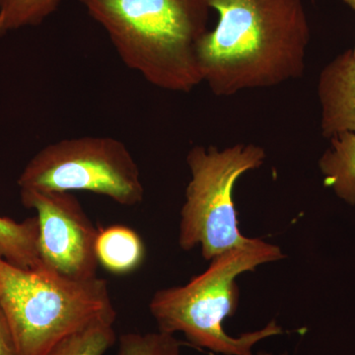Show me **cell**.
<instances>
[{
	"label": "cell",
	"mask_w": 355,
	"mask_h": 355,
	"mask_svg": "<svg viewBox=\"0 0 355 355\" xmlns=\"http://www.w3.org/2000/svg\"><path fill=\"white\" fill-rule=\"evenodd\" d=\"M0 305L18 355H46L97 321H116L106 280H76L42 266L22 268L0 257Z\"/></svg>",
	"instance_id": "4"
},
{
	"label": "cell",
	"mask_w": 355,
	"mask_h": 355,
	"mask_svg": "<svg viewBox=\"0 0 355 355\" xmlns=\"http://www.w3.org/2000/svg\"><path fill=\"white\" fill-rule=\"evenodd\" d=\"M108 34L119 57L155 87L190 92L202 83L197 49L207 0H76Z\"/></svg>",
	"instance_id": "2"
},
{
	"label": "cell",
	"mask_w": 355,
	"mask_h": 355,
	"mask_svg": "<svg viewBox=\"0 0 355 355\" xmlns=\"http://www.w3.org/2000/svg\"><path fill=\"white\" fill-rule=\"evenodd\" d=\"M324 137L355 133V57L349 50L322 70L318 83Z\"/></svg>",
	"instance_id": "8"
},
{
	"label": "cell",
	"mask_w": 355,
	"mask_h": 355,
	"mask_svg": "<svg viewBox=\"0 0 355 355\" xmlns=\"http://www.w3.org/2000/svg\"><path fill=\"white\" fill-rule=\"evenodd\" d=\"M284 258L282 250L253 238L247 244L224 252L210 261L209 268L182 286L155 292L149 310L159 331L183 333L191 345L224 355H252L256 343L279 335L275 321L261 330L232 338L223 330V322L233 316L239 302L236 279L257 266Z\"/></svg>",
	"instance_id": "3"
},
{
	"label": "cell",
	"mask_w": 355,
	"mask_h": 355,
	"mask_svg": "<svg viewBox=\"0 0 355 355\" xmlns=\"http://www.w3.org/2000/svg\"><path fill=\"white\" fill-rule=\"evenodd\" d=\"M261 146L239 144L218 149L195 146L187 155L191 181L181 209L179 245L191 251L200 245L207 261L250 242L238 227L233 190L238 179L263 165Z\"/></svg>",
	"instance_id": "5"
},
{
	"label": "cell",
	"mask_w": 355,
	"mask_h": 355,
	"mask_svg": "<svg viewBox=\"0 0 355 355\" xmlns=\"http://www.w3.org/2000/svg\"><path fill=\"white\" fill-rule=\"evenodd\" d=\"M343 2L347 4V6L352 7L355 11V0H343Z\"/></svg>",
	"instance_id": "16"
},
{
	"label": "cell",
	"mask_w": 355,
	"mask_h": 355,
	"mask_svg": "<svg viewBox=\"0 0 355 355\" xmlns=\"http://www.w3.org/2000/svg\"><path fill=\"white\" fill-rule=\"evenodd\" d=\"M352 53H354V57H355V46H354V50H352Z\"/></svg>",
	"instance_id": "17"
},
{
	"label": "cell",
	"mask_w": 355,
	"mask_h": 355,
	"mask_svg": "<svg viewBox=\"0 0 355 355\" xmlns=\"http://www.w3.org/2000/svg\"><path fill=\"white\" fill-rule=\"evenodd\" d=\"M20 190L90 191L123 207L144 198L137 163L121 140L80 137L58 140L33 156L18 179Z\"/></svg>",
	"instance_id": "6"
},
{
	"label": "cell",
	"mask_w": 355,
	"mask_h": 355,
	"mask_svg": "<svg viewBox=\"0 0 355 355\" xmlns=\"http://www.w3.org/2000/svg\"><path fill=\"white\" fill-rule=\"evenodd\" d=\"M252 355H254V354H252ZM258 355H270V354H259ZM284 355H286V354H284Z\"/></svg>",
	"instance_id": "18"
},
{
	"label": "cell",
	"mask_w": 355,
	"mask_h": 355,
	"mask_svg": "<svg viewBox=\"0 0 355 355\" xmlns=\"http://www.w3.org/2000/svg\"><path fill=\"white\" fill-rule=\"evenodd\" d=\"M216 28L198 44V69L214 95L231 96L299 78L310 26L303 0H207Z\"/></svg>",
	"instance_id": "1"
},
{
	"label": "cell",
	"mask_w": 355,
	"mask_h": 355,
	"mask_svg": "<svg viewBox=\"0 0 355 355\" xmlns=\"http://www.w3.org/2000/svg\"><path fill=\"white\" fill-rule=\"evenodd\" d=\"M21 202L37 212L42 266L76 280L97 277L96 227L71 193L20 190Z\"/></svg>",
	"instance_id": "7"
},
{
	"label": "cell",
	"mask_w": 355,
	"mask_h": 355,
	"mask_svg": "<svg viewBox=\"0 0 355 355\" xmlns=\"http://www.w3.org/2000/svg\"><path fill=\"white\" fill-rule=\"evenodd\" d=\"M62 0H0V36L42 24L57 11Z\"/></svg>",
	"instance_id": "13"
},
{
	"label": "cell",
	"mask_w": 355,
	"mask_h": 355,
	"mask_svg": "<svg viewBox=\"0 0 355 355\" xmlns=\"http://www.w3.org/2000/svg\"><path fill=\"white\" fill-rule=\"evenodd\" d=\"M116 340L114 322L102 320L67 336L46 355H104Z\"/></svg>",
	"instance_id": "12"
},
{
	"label": "cell",
	"mask_w": 355,
	"mask_h": 355,
	"mask_svg": "<svg viewBox=\"0 0 355 355\" xmlns=\"http://www.w3.org/2000/svg\"><path fill=\"white\" fill-rule=\"evenodd\" d=\"M331 147L320 159L324 183L350 205H355V133L331 137Z\"/></svg>",
	"instance_id": "10"
},
{
	"label": "cell",
	"mask_w": 355,
	"mask_h": 355,
	"mask_svg": "<svg viewBox=\"0 0 355 355\" xmlns=\"http://www.w3.org/2000/svg\"><path fill=\"white\" fill-rule=\"evenodd\" d=\"M0 257L22 268L42 266L37 216L22 222L0 216Z\"/></svg>",
	"instance_id": "11"
},
{
	"label": "cell",
	"mask_w": 355,
	"mask_h": 355,
	"mask_svg": "<svg viewBox=\"0 0 355 355\" xmlns=\"http://www.w3.org/2000/svg\"><path fill=\"white\" fill-rule=\"evenodd\" d=\"M98 263L114 275H128L137 270L146 258V246L133 229L113 225L99 231L96 241Z\"/></svg>",
	"instance_id": "9"
},
{
	"label": "cell",
	"mask_w": 355,
	"mask_h": 355,
	"mask_svg": "<svg viewBox=\"0 0 355 355\" xmlns=\"http://www.w3.org/2000/svg\"><path fill=\"white\" fill-rule=\"evenodd\" d=\"M0 355H18L10 324L0 305Z\"/></svg>",
	"instance_id": "15"
},
{
	"label": "cell",
	"mask_w": 355,
	"mask_h": 355,
	"mask_svg": "<svg viewBox=\"0 0 355 355\" xmlns=\"http://www.w3.org/2000/svg\"><path fill=\"white\" fill-rule=\"evenodd\" d=\"M182 343L171 334H123L116 355H181Z\"/></svg>",
	"instance_id": "14"
}]
</instances>
